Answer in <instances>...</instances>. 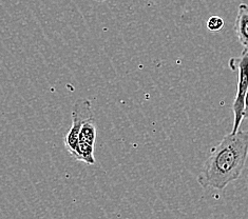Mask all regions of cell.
Returning a JSON list of instances; mask_svg holds the SVG:
<instances>
[{
	"mask_svg": "<svg viewBox=\"0 0 248 219\" xmlns=\"http://www.w3.org/2000/svg\"><path fill=\"white\" fill-rule=\"evenodd\" d=\"M96 122L94 116L88 118L87 120L84 121L80 128V132L78 136V144H86L92 146H95L96 141Z\"/></svg>",
	"mask_w": 248,
	"mask_h": 219,
	"instance_id": "obj_5",
	"label": "cell"
},
{
	"mask_svg": "<svg viewBox=\"0 0 248 219\" xmlns=\"http://www.w3.org/2000/svg\"><path fill=\"white\" fill-rule=\"evenodd\" d=\"M94 1H96V2H106V1H109V0H94Z\"/></svg>",
	"mask_w": 248,
	"mask_h": 219,
	"instance_id": "obj_8",
	"label": "cell"
},
{
	"mask_svg": "<svg viewBox=\"0 0 248 219\" xmlns=\"http://www.w3.org/2000/svg\"><path fill=\"white\" fill-rule=\"evenodd\" d=\"M247 119L248 120V90L246 93L245 96V100H244V111H243V120Z\"/></svg>",
	"mask_w": 248,
	"mask_h": 219,
	"instance_id": "obj_7",
	"label": "cell"
},
{
	"mask_svg": "<svg viewBox=\"0 0 248 219\" xmlns=\"http://www.w3.org/2000/svg\"><path fill=\"white\" fill-rule=\"evenodd\" d=\"M92 116V104L89 100L80 99L74 103L72 111V126L64 137V146L72 157L74 156L76 147H78V136L82 123Z\"/></svg>",
	"mask_w": 248,
	"mask_h": 219,
	"instance_id": "obj_3",
	"label": "cell"
},
{
	"mask_svg": "<svg viewBox=\"0 0 248 219\" xmlns=\"http://www.w3.org/2000/svg\"><path fill=\"white\" fill-rule=\"evenodd\" d=\"M234 31L243 51L248 52V5L245 3H241L238 8Z\"/></svg>",
	"mask_w": 248,
	"mask_h": 219,
	"instance_id": "obj_4",
	"label": "cell"
},
{
	"mask_svg": "<svg viewBox=\"0 0 248 219\" xmlns=\"http://www.w3.org/2000/svg\"><path fill=\"white\" fill-rule=\"evenodd\" d=\"M229 68L233 72L238 73L237 82V95L232 103L233 112V126L232 133H237L243 121L244 100L248 90V52L243 51L239 57L229 59Z\"/></svg>",
	"mask_w": 248,
	"mask_h": 219,
	"instance_id": "obj_2",
	"label": "cell"
},
{
	"mask_svg": "<svg viewBox=\"0 0 248 219\" xmlns=\"http://www.w3.org/2000/svg\"><path fill=\"white\" fill-rule=\"evenodd\" d=\"M248 157V132H230L210 151L198 177L204 189L221 191L239 179Z\"/></svg>",
	"mask_w": 248,
	"mask_h": 219,
	"instance_id": "obj_1",
	"label": "cell"
},
{
	"mask_svg": "<svg viewBox=\"0 0 248 219\" xmlns=\"http://www.w3.org/2000/svg\"><path fill=\"white\" fill-rule=\"evenodd\" d=\"M225 26V21L222 18V17L214 15L211 16L207 21V29L211 32H218Z\"/></svg>",
	"mask_w": 248,
	"mask_h": 219,
	"instance_id": "obj_6",
	"label": "cell"
}]
</instances>
